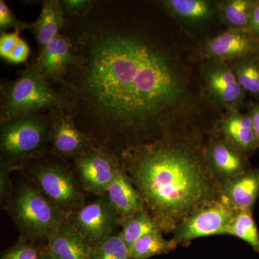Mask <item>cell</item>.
<instances>
[{"label":"cell","instance_id":"obj_1","mask_svg":"<svg viewBox=\"0 0 259 259\" xmlns=\"http://www.w3.org/2000/svg\"><path fill=\"white\" fill-rule=\"evenodd\" d=\"M113 3L66 22L74 64L57 83L64 110L95 147L119 154L175 134L193 111L188 72L159 33Z\"/></svg>","mask_w":259,"mask_h":259},{"label":"cell","instance_id":"obj_2","mask_svg":"<svg viewBox=\"0 0 259 259\" xmlns=\"http://www.w3.org/2000/svg\"><path fill=\"white\" fill-rule=\"evenodd\" d=\"M122 168L162 231L223 197L207 164L204 146L193 136L168 135L119 153Z\"/></svg>","mask_w":259,"mask_h":259},{"label":"cell","instance_id":"obj_3","mask_svg":"<svg viewBox=\"0 0 259 259\" xmlns=\"http://www.w3.org/2000/svg\"><path fill=\"white\" fill-rule=\"evenodd\" d=\"M65 107L64 97L51 87L32 61L16 79L1 84V121L51 112Z\"/></svg>","mask_w":259,"mask_h":259},{"label":"cell","instance_id":"obj_4","mask_svg":"<svg viewBox=\"0 0 259 259\" xmlns=\"http://www.w3.org/2000/svg\"><path fill=\"white\" fill-rule=\"evenodd\" d=\"M6 205L20 231V239L32 243L47 241L53 229L67 220V216L35 185L19 187Z\"/></svg>","mask_w":259,"mask_h":259},{"label":"cell","instance_id":"obj_5","mask_svg":"<svg viewBox=\"0 0 259 259\" xmlns=\"http://www.w3.org/2000/svg\"><path fill=\"white\" fill-rule=\"evenodd\" d=\"M50 126V112L1 121V164L17 168L37 157L49 145Z\"/></svg>","mask_w":259,"mask_h":259},{"label":"cell","instance_id":"obj_6","mask_svg":"<svg viewBox=\"0 0 259 259\" xmlns=\"http://www.w3.org/2000/svg\"><path fill=\"white\" fill-rule=\"evenodd\" d=\"M30 175L34 185L67 218L85 205L79 180L59 162L40 161L30 168Z\"/></svg>","mask_w":259,"mask_h":259},{"label":"cell","instance_id":"obj_7","mask_svg":"<svg viewBox=\"0 0 259 259\" xmlns=\"http://www.w3.org/2000/svg\"><path fill=\"white\" fill-rule=\"evenodd\" d=\"M238 212L223 196L185 218L174 231L173 239L178 244H187L202 237L226 235Z\"/></svg>","mask_w":259,"mask_h":259},{"label":"cell","instance_id":"obj_8","mask_svg":"<svg viewBox=\"0 0 259 259\" xmlns=\"http://www.w3.org/2000/svg\"><path fill=\"white\" fill-rule=\"evenodd\" d=\"M202 93L214 106L241 110L246 93L226 61L206 60L201 69Z\"/></svg>","mask_w":259,"mask_h":259},{"label":"cell","instance_id":"obj_9","mask_svg":"<svg viewBox=\"0 0 259 259\" xmlns=\"http://www.w3.org/2000/svg\"><path fill=\"white\" fill-rule=\"evenodd\" d=\"M73 160L83 190L97 195L105 193L122 168L118 155L101 148H95Z\"/></svg>","mask_w":259,"mask_h":259},{"label":"cell","instance_id":"obj_10","mask_svg":"<svg viewBox=\"0 0 259 259\" xmlns=\"http://www.w3.org/2000/svg\"><path fill=\"white\" fill-rule=\"evenodd\" d=\"M68 221L94 245L116 233L120 220L105 195L70 214Z\"/></svg>","mask_w":259,"mask_h":259},{"label":"cell","instance_id":"obj_11","mask_svg":"<svg viewBox=\"0 0 259 259\" xmlns=\"http://www.w3.org/2000/svg\"><path fill=\"white\" fill-rule=\"evenodd\" d=\"M50 122L49 146L56 156L73 158L97 148L64 108L51 112Z\"/></svg>","mask_w":259,"mask_h":259},{"label":"cell","instance_id":"obj_12","mask_svg":"<svg viewBox=\"0 0 259 259\" xmlns=\"http://www.w3.org/2000/svg\"><path fill=\"white\" fill-rule=\"evenodd\" d=\"M259 38L250 30L228 28L202 44L200 56L206 60L231 61L255 56Z\"/></svg>","mask_w":259,"mask_h":259},{"label":"cell","instance_id":"obj_13","mask_svg":"<svg viewBox=\"0 0 259 259\" xmlns=\"http://www.w3.org/2000/svg\"><path fill=\"white\" fill-rule=\"evenodd\" d=\"M204 149L207 164L221 185L251 168L247 155L216 135H209Z\"/></svg>","mask_w":259,"mask_h":259},{"label":"cell","instance_id":"obj_14","mask_svg":"<svg viewBox=\"0 0 259 259\" xmlns=\"http://www.w3.org/2000/svg\"><path fill=\"white\" fill-rule=\"evenodd\" d=\"M212 134L228 141L248 157L258 149L253 122L248 112L227 110L216 122Z\"/></svg>","mask_w":259,"mask_h":259},{"label":"cell","instance_id":"obj_15","mask_svg":"<svg viewBox=\"0 0 259 259\" xmlns=\"http://www.w3.org/2000/svg\"><path fill=\"white\" fill-rule=\"evenodd\" d=\"M74 62L72 44L61 32L39 52L35 64L48 82L56 84Z\"/></svg>","mask_w":259,"mask_h":259},{"label":"cell","instance_id":"obj_16","mask_svg":"<svg viewBox=\"0 0 259 259\" xmlns=\"http://www.w3.org/2000/svg\"><path fill=\"white\" fill-rule=\"evenodd\" d=\"M45 249L57 259H90L91 245L66 220L51 232Z\"/></svg>","mask_w":259,"mask_h":259},{"label":"cell","instance_id":"obj_17","mask_svg":"<svg viewBox=\"0 0 259 259\" xmlns=\"http://www.w3.org/2000/svg\"><path fill=\"white\" fill-rule=\"evenodd\" d=\"M223 197L238 211L251 210L259 196V168H250L221 184Z\"/></svg>","mask_w":259,"mask_h":259},{"label":"cell","instance_id":"obj_18","mask_svg":"<svg viewBox=\"0 0 259 259\" xmlns=\"http://www.w3.org/2000/svg\"><path fill=\"white\" fill-rule=\"evenodd\" d=\"M103 195L108 199L120 221L136 213L146 211L139 192L123 168L117 174Z\"/></svg>","mask_w":259,"mask_h":259},{"label":"cell","instance_id":"obj_19","mask_svg":"<svg viewBox=\"0 0 259 259\" xmlns=\"http://www.w3.org/2000/svg\"><path fill=\"white\" fill-rule=\"evenodd\" d=\"M159 3L171 17L186 25H204L218 15V1L163 0Z\"/></svg>","mask_w":259,"mask_h":259},{"label":"cell","instance_id":"obj_20","mask_svg":"<svg viewBox=\"0 0 259 259\" xmlns=\"http://www.w3.org/2000/svg\"><path fill=\"white\" fill-rule=\"evenodd\" d=\"M66 21L60 1L47 0L44 2L38 18L34 23L28 24V27L36 40L39 52L60 33L66 25Z\"/></svg>","mask_w":259,"mask_h":259},{"label":"cell","instance_id":"obj_21","mask_svg":"<svg viewBox=\"0 0 259 259\" xmlns=\"http://www.w3.org/2000/svg\"><path fill=\"white\" fill-rule=\"evenodd\" d=\"M258 0L218 1V15L228 28L248 30L252 13Z\"/></svg>","mask_w":259,"mask_h":259},{"label":"cell","instance_id":"obj_22","mask_svg":"<svg viewBox=\"0 0 259 259\" xmlns=\"http://www.w3.org/2000/svg\"><path fill=\"white\" fill-rule=\"evenodd\" d=\"M120 226L121 231L119 233L121 238L130 250L140 238L151 232L161 230L157 223L146 211L136 213L122 220Z\"/></svg>","mask_w":259,"mask_h":259},{"label":"cell","instance_id":"obj_23","mask_svg":"<svg viewBox=\"0 0 259 259\" xmlns=\"http://www.w3.org/2000/svg\"><path fill=\"white\" fill-rule=\"evenodd\" d=\"M162 232L161 230H158L140 238L131 248V258L148 259L175 250L178 243L173 238L165 239Z\"/></svg>","mask_w":259,"mask_h":259},{"label":"cell","instance_id":"obj_24","mask_svg":"<svg viewBox=\"0 0 259 259\" xmlns=\"http://www.w3.org/2000/svg\"><path fill=\"white\" fill-rule=\"evenodd\" d=\"M230 67L245 93L259 98V61L255 56L228 61Z\"/></svg>","mask_w":259,"mask_h":259},{"label":"cell","instance_id":"obj_25","mask_svg":"<svg viewBox=\"0 0 259 259\" xmlns=\"http://www.w3.org/2000/svg\"><path fill=\"white\" fill-rule=\"evenodd\" d=\"M226 235L240 238L259 253V232L251 210L238 211L227 229Z\"/></svg>","mask_w":259,"mask_h":259},{"label":"cell","instance_id":"obj_26","mask_svg":"<svg viewBox=\"0 0 259 259\" xmlns=\"http://www.w3.org/2000/svg\"><path fill=\"white\" fill-rule=\"evenodd\" d=\"M90 259L132 258L131 250L117 232L104 241L92 245Z\"/></svg>","mask_w":259,"mask_h":259},{"label":"cell","instance_id":"obj_27","mask_svg":"<svg viewBox=\"0 0 259 259\" xmlns=\"http://www.w3.org/2000/svg\"><path fill=\"white\" fill-rule=\"evenodd\" d=\"M44 255V247L42 248L32 242L20 239L3 252L1 259H42Z\"/></svg>","mask_w":259,"mask_h":259},{"label":"cell","instance_id":"obj_28","mask_svg":"<svg viewBox=\"0 0 259 259\" xmlns=\"http://www.w3.org/2000/svg\"><path fill=\"white\" fill-rule=\"evenodd\" d=\"M28 24L19 20L16 15L7 6L5 1H0V31L7 32L9 29L22 30L28 29Z\"/></svg>","mask_w":259,"mask_h":259},{"label":"cell","instance_id":"obj_29","mask_svg":"<svg viewBox=\"0 0 259 259\" xmlns=\"http://www.w3.org/2000/svg\"><path fill=\"white\" fill-rule=\"evenodd\" d=\"M93 2L88 0H63L60 1L65 18H80L88 14L93 6Z\"/></svg>","mask_w":259,"mask_h":259},{"label":"cell","instance_id":"obj_30","mask_svg":"<svg viewBox=\"0 0 259 259\" xmlns=\"http://www.w3.org/2000/svg\"><path fill=\"white\" fill-rule=\"evenodd\" d=\"M15 169L13 167L8 165L1 164L0 171V197L2 202L8 203L13 195L14 190L13 188L10 174L13 170Z\"/></svg>","mask_w":259,"mask_h":259},{"label":"cell","instance_id":"obj_31","mask_svg":"<svg viewBox=\"0 0 259 259\" xmlns=\"http://www.w3.org/2000/svg\"><path fill=\"white\" fill-rule=\"evenodd\" d=\"M20 30H15L13 32L1 33L0 37V56L6 60L20 40Z\"/></svg>","mask_w":259,"mask_h":259},{"label":"cell","instance_id":"obj_32","mask_svg":"<svg viewBox=\"0 0 259 259\" xmlns=\"http://www.w3.org/2000/svg\"><path fill=\"white\" fill-rule=\"evenodd\" d=\"M30 53L28 44L21 38L6 60L12 64H21L28 60Z\"/></svg>","mask_w":259,"mask_h":259},{"label":"cell","instance_id":"obj_33","mask_svg":"<svg viewBox=\"0 0 259 259\" xmlns=\"http://www.w3.org/2000/svg\"><path fill=\"white\" fill-rule=\"evenodd\" d=\"M248 114L251 117L253 122V128H254L255 137H256L257 146L259 148V102L257 103L252 104L249 107Z\"/></svg>","mask_w":259,"mask_h":259},{"label":"cell","instance_id":"obj_34","mask_svg":"<svg viewBox=\"0 0 259 259\" xmlns=\"http://www.w3.org/2000/svg\"><path fill=\"white\" fill-rule=\"evenodd\" d=\"M248 30L259 38V0L250 17Z\"/></svg>","mask_w":259,"mask_h":259},{"label":"cell","instance_id":"obj_35","mask_svg":"<svg viewBox=\"0 0 259 259\" xmlns=\"http://www.w3.org/2000/svg\"><path fill=\"white\" fill-rule=\"evenodd\" d=\"M42 259H57L49 253V252L47 251V250L45 249V246H44V258Z\"/></svg>","mask_w":259,"mask_h":259},{"label":"cell","instance_id":"obj_36","mask_svg":"<svg viewBox=\"0 0 259 259\" xmlns=\"http://www.w3.org/2000/svg\"><path fill=\"white\" fill-rule=\"evenodd\" d=\"M255 57L257 58V59H258V61H259V44H258V49H257L256 53H255Z\"/></svg>","mask_w":259,"mask_h":259}]
</instances>
